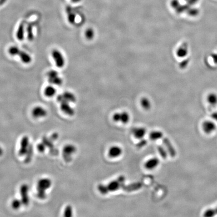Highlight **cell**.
<instances>
[{
	"mask_svg": "<svg viewBox=\"0 0 217 217\" xmlns=\"http://www.w3.org/2000/svg\"><path fill=\"white\" fill-rule=\"evenodd\" d=\"M51 180L47 178H43L39 180L37 187V195L38 198L41 199H44L46 198V191L51 187Z\"/></svg>",
	"mask_w": 217,
	"mask_h": 217,
	"instance_id": "obj_1",
	"label": "cell"
},
{
	"mask_svg": "<svg viewBox=\"0 0 217 217\" xmlns=\"http://www.w3.org/2000/svg\"><path fill=\"white\" fill-rule=\"evenodd\" d=\"M8 52L12 56H18L22 62L24 64H30L32 61V57L29 54L20 49L15 46H11L8 49Z\"/></svg>",
	"mask_w": 217,
	"mask_h": 217,
	"instance_id": "obj_2",
	"label": "cell"
},
{
	"mask_svg": "<svg viewBox=\"0 0 217 217\" xmlns=\"http://www.w3.org/2000/svg\"><path fill=\"white\" fill-rule=\"evenodd\" d=\"M51 56L57 67L62 68L65 66V60L61 51L58 49H54L51 52Z\"/></svg>",
	"mask_w": 217,
	"mask_h": 217,
	"instance_id": "obj_3",
	"label": "cell"
},
{
	"mask_svg": "<svg viewBox=\"0 0 217 217\" xmlns=\"http://www.w3.org/2000/svg\"><path fill=\"white\" fill-rule=\"evenodd\" d=\"M47 78L48 81L54 85H60L62 84L63 80L61 77L59 75V73L56 70H51L47 72Z\"/></svg>",
	"mask_w": 217,
	"mask_h": 217,
	"instance_id": "obj_4",
	"label": "cell"
},
{
	"mask_svg": "<svg viewBox=\"0 0 217 217\" xmlns=\"http://www.w3.org/2000/svg\"><path fill=\"white\" fill-rule=\"evenodd\" d=\"M125 180V178L124 177L120 176L118 178L117 180L111 182L109 184L107 185L108 192H112V191H115L119 189L120 188L122 187V185H123Z\"/></svg>",
	"mask_w": 217,
	"mask_h": 217,
	"instance_id": "obj_5",
	"label": "cell"
},
{
	"mask_svg": "<svg viewBox=\"0 0 217 217\" xmlns=\"http://www.w3.org/2000/svg\"><path fill=\"white\" fill-rule=\"evenodd\" d=\"M216 124L212 121H205L202 124V129L204 133L211 134L216 130Z\"/></svg>",
	"mask_w": 217,
	"mask_h": 217,
	"instance_id": "obj_6",
	"label": "cell"
},
{
	"mask_svg": "<svg viewBox=\"0 0 217 217\" xmlns=\"http://www.w3.org/2000/svg\"><path fill=\"white\" fill-rule=\"evenodd\" d=\"M57 100L60 104V109L62 112L68 115L72 116L75 114L73 108L70 106V103L64 100L57 99Z\"/></svg>",
	"mask_w": 217,
	"mask_h": 217,
	"instance_id": "obj_7",
	"label": "cell"
},
{
	"mask_svg": "<svg viewBox=\"0 0 217 217\" xmlns=\"http://www.w3.org/2000/svg\"><path fill=\"white\" fill-rule=\"evenodd\" d=\"M30 147V145L29 138L27 136H25L22 139L21 141V147L19 151V155L21 156L26 155Z\"/></svg>",
	"mask_w": 217,
	"mask_h": 217,
	"instance_id": "obj_8",
	"label": "cell"
},
{
	"mask_svg": "<svg viewBox=\"0 0 217 217\" xmlns=\"http://www.w3.org/2000/svg\"><path fill=\"white\" fill-rule=\"evenodd\" d=\"M21 195V200L23 204L25 205H27L29 204V203L30 202L29 198L28 196V193H29V187L27 184H23L21 187L20 189Z\"/></svg>",
	"mask_w": 217,
	"mask_h": 217,
	"instance_id": "obj_9",
	"label": "cell"
},
{
	"mask_svg": "<svg viewBox=\"0 0 217 217\" xmlns=\"http://www.w3.org/2000/svg\"><path fill=\"white\" fill-rule=\"evenodd\" d=\"M76 150V148L73 145L69 144L65 146L63 149V154L65 160L70 161L71 159L70 156L75 152Z\"/></svg>",
	"mask_w": 217,
	"mask_h": 217,
	"instance_id": "obj_10",
	"label": "cell"
},
{
	"mask_svg": "<svg viewBox=\"0 0 217 217\" xmlns=\"http://www.w3.org/2000/svg\"><path fill=\"white\" fill-rule=\"evenodd\" d=\"M32 114L35 118H43L47 115V111L41 106H37L33 108Z\"/></svg>",
	"mask_w": 217,
	"mask_h": 217,
	"instance_id": "obj_11",
	"label": "cell"
},
{
	"mask_svg": "<svg viewBox=\"0 0 217 217\" xmlns=\"http://www.w3.org/2000/svg\"><path fill=\"white\" fill-rule=\"evenodd\" d=\"M113 119L115 121L118 122V121H121L123 123H126L128 122L129 120V116L127 113L124 112V113H121V114H116L113 117Z\"/></svg>",
	"mask_w": 217,
	"mask_h": 217,
	"instance_id": "obj_12",
	"label": "cell"
},
{
	"mask_svg": "<svg viewBox=\"0 0 217 217\" xmlns=\"http://www.w3.org/2000/svg\"><path fill=\"white\" fill-rule=\"evenodd\" d=\"M57 99L64 100L69 103H73L75 101V97L72 93L69 91H65L64 94L59 96Z\"/></svg>",
	"mask_w": 217,
	"mask_h": 217,
	"instance_id": "obj_13",
	"label": "cell"
},
{
	"mask_svg": "<svg viewBox=\"0 0 217 217\" xmlns=\"http://www.w3.org/2000/svg\"><path fill=\"white\" fill-rule=\"evenodd\" d=\"M142 185L140 183H134L132 184H130L128 185H122V188L126 192H132L134 190H137L142 187Z\"/></svg>",
	"mask_w": 217,
	"mask_h": 217,
	"instance_id": "obj_14",
	"label": "cell"
},
{
	"mask_svg": "<svg viewBox=\"0 0 217 217\" xmlns=\"http://www.w3.org/2000/svg\"><path fill=\"white\" fill-rule=\"evenodd\" d=\"M163 142L168 149L169 153L170 154V156H172V157H174L176 155V151H175L174 147L172 145V143H170V141L168 138H165L163 139Z\"/></svg>",
	"mask_w": 217,
	"mask_h": 217,
	"instance_id": "obj_15",
	"label": "cell"
},
{
	"mask_svg": "<svg viewBox=\"0 0 217 217\" xmlns=\"http://www.w3.org/2000/svg\"><path fill=\"white\" fill-rule=\"evenodd\" d=\"M132 133L137 138L141 139L144 137L146 134V130L143 128H137L132 130Z\"/></svg>",
	"mask_w": 217,
	"mask_h": 217,
	"instance_id": "obj_16",
	"label": "cell"
},
{
	"mask_svg": "<svg viewBox=\"0 0 217 217\" xmlns=\"http://www.w3.org/2000/svg\"><path fill=\"white\" fill-rule=\"evenodd\" d=\"M56 89L52 85H48L46 86L44 90L45 96L48 98L53 97L56 94Z\"/></svg>",
	"mask_w": 217,
	"mask_h": 217,
	"instance_id": "obj_17",
	"label": "cell"
},
{
	"mask_svg": "<svg viewBox=\"0 0 217 217\" xmlns=\"http://www.w3.org/2000/svg\"><path fill=\"white\" fill-rule=\"evenodd\" d=\"M109 155L111 158H116L122 153V150L118 146H113L109 150Z\"/></svg>",
	"mask_w": 217,
	"mask_h": 217,
	"instance_id": "obj_18",
	"label": "cell"
},
{
	"mask_svg": "<svg viewBox=\"0 0 217 217\" xmlns=\"http://www.w3.org/2000/svg\"><path fill=\"white\" fill-rule=\"evenodd\" d=\"M159 162V161L158 159L156 158L151 159L145 163V168L148 169H152L158 166Z\"/></svg>",
	"mask_w": 217,
	"mask_h": 217,
	"instance_id": "obj_19",
	"label": "cell"
},
{
	"mask_svg": "<svg viewBox=\"0 0 217 217\" xmlns=\"http://www.w3.org/2000/svg\"><path fill=\"white\" fill-rule=\"evenodd\" d=\"M25 35V27L23 24H21L18 27V29L17 30L16 37L18 40L22 41L23 40Z\"/></svg>",
	"mask_w": 217,
	"mask_h": 217,
	"instance_id": "obj_20",
	"label": "cell"
},
{
	"mask_svg": "<svg viewBox=\"0 0 217 217\" xmlns=\"http://www.w3.org/2000/svg\"><path fill=\"white\" fill-rule=\"evenodd\" d=\"M207 101L211 105H216L217 104V96L214 94H209L207 98Z\"/></svg>",
	"mask_w": 217,
	"mask_h": 217,
	"instance_id": "obj_21",
	"label": "cell"
},
{
	"mask_svg": "<svg viewBox=\"0 0 217 217\" xmlns=\"http://www.w3.org/2000/svg\"><path fill=\"white\" fill-rule=\"evenodd\" d=\"M22 204H23L21 199H13L12 202L11 206L13 209H19L21 207Z\"/></svg>",
	"mask_w": 217,
	"mask_h": 217,
	"instance_id": "obj_22",
	"label": "cell"
},
{
	"mask_svg": "<svg viewBox=\"0 0 217 217\" xmlns=\"http://www.w3.org/2000/svg\"><path fill=\"white\" fill-rule=\"evenodd\" d=\"M163 136V134L162 133V132H159V131H154V132H152L150 135V138L153 140L161 138Z\"/></svg>",
	"mask_w": 217,
	"mask_h": 217,
	"instance_id": "obj_23",
	"label": "cell"
},
{
	"mask_svg": "<svg viewBox=\"0 0 217 217\" xmlns=\"http://www.w3.org/2000/svg\"><path fill=\"white\" fill-rule=\"evenodd\" d=\"M216 214L214 209H209L205 211L204 213V216L206 217H212L215 216Z\"/></svg>",
	"mask_w": 217,
	"mask_h": 217,
	"instance_id": "obj_24",
	"label": "cell"
},
{
	"mask_svg": "<svg viewBox=\"0 0 217 217\" xmlns=\"http://www.w3.org/2000/svg\"><path fill=\"white\" fill-rule=\"evenodd\" d=\"M72 215V209L71 206H68L65 208L64 212L65 217H71Z\"/></svg>",
	"mask_w": 217,
	"mask_h": 217,
	"instance_id": "obj_25",
	"label": "cell"
},
{
	"mask_svg": "<svg viewBox=\"0 0 217 217\" xmlns=\"http://www.w3.org/2000/svg\"><path fill=\"white\" fill-rule=\"evenodd\" d=\"M158 150L159 153L160 154L161 157L164 159H166L167 158V153L166 151L164 150L163 147L162 146H158Z\"/></svg>",
	"mask_w": 217,
	"mask_h": 217,
	"instance_id": "obj_26",
	"label": "cell"
},
{
	"mask_svg": "<svg viewBox=\"0 0 217 217\" xmlns=\"http://www.w3.org/2000/svg\"><path fill=\"white\" fill-rule=\"evenodd\" d=\"M27 33L28 37L30 40L33 39V28L31 26H29L27 28Z\"/></svg>",
	"mask_w": 217,
	"mask_h": 217,
	"instance_id": "obj_27",
	"label": "cell"
},
{
	"mask_svg": "<svg viewBox=\"0 0 217 217\" xmlns=\"http://www.w3.org/2000/svg\"><path fill=\"white\" fill-rule=\"evenodd\" d=\"M98 189L100 193L102 194H107L108 193V190L107 189V186L101 184L98 187Z\"/></svg>",
	"mask_w": 217,
	"mask_h": 217,
	"instance_id": "obj_28",
	"label": "cell"
},
{
	"mask_svg": "<svg viewBox=\"0 0 217 217\" xmlns=\"http://www.w3.org/2000/svg\"><path fill=\"white\" fill-rule=\"evenodd\" d=\"M142 105L143 106V107L145 109H148L150 108V103L148 102V101L147 100L144 99L143 100H142Z\"/></svg>",
	"mask_w": 217,
	"mask_h": 217,
	"instance_id": "obj_29",
	"label": "cell"
},
{
	"mask_svg": "<svg viewBox=\"0 0 217 217\" xmlns=\"http://www.w3.org/2000/svg\"><path fill=\"white\" fill-rule=\"evenodd\" d=\"M46 145L44 144V143H40L38 144V146H37V149L40 152H43V151H45V150Z\"/></svg>",
	"mask_w": 217,
	"mask_h": 217,
	"instance_id": "obj_30",
	"label": "cell"
},
{
	"mask_svg": "<svg viewBox=\"0 0 217 217\" xmlns=\"http://www.w3.org/2000/svg\"><path fill=\"white\" fill-rule=\"evenodd\" d=\"M85 35H86V37H87V38H89V39H90V38H92V37H93V31H92L91 29H88V30L86 31Z\"/></svg>",
	"mask_w": 217,
	"mask_h": 217,
	"instance_id": "obj_31",
	"label": "cell"
},
{
	"mask_svg": "<svg viewBox=\"0 0 217 217\" xmlns=\"http://www.w3.org/2000/svg\"><path fill=\"white\" fill-rule=\"evenodd\" d=\"M146 143H147V141H146V140H143L142 141L139 142L137 145L139 147H142L143 146H145Z\"/></svg>",
	"mask_w": 217,
	"mask_h": 217,
	"instance_id": "obj_32",
	"label": "cell"
},
{
	"mask_svg": "<svg viewBox=\"0 0 217 217\" xmlns=\"http://www.w3.org/2000/svg\"><path fill=\"white\" fill-rule=\"evenodd\" d=\"M211 117L213 118V119L216 121L217 122V112H214L211 115Z\"/></svg>",
	"mask_w": 217,
	"mask_h": 217,
	"instance_id": "obj_33",
	"label": "cell"
},
{
	"mask_svg": "<svg viewBox=\"0 0 217 217\" xmlns=\"http://www.w3.org/2000/svg\"><path fill=\"white\" fill-rule=\"evenodd\" d=\"M3 153V150L2 148L0 146V156H1Z\"/></svg>",
	"mask_w": 217,
	"mask_h": 217,
	"instance_id": "obj_34",
	"label": "cell"
},
{
	"mask_svg": "<svg viewBox=\"0 0 217 217\" xmlns=\"http://www.w3.org/2000/svg\"><path fill=\"white\" fill-rule=\"evenodd\" d=\"M214 211H215V213H216V214H217V207L216 209H214Z\"/></svg>",
	"mask_w": 217,
	"mask_h": 217,
	"instance_id": "obj_35",
	"label": "cell"
}]
</instances>
